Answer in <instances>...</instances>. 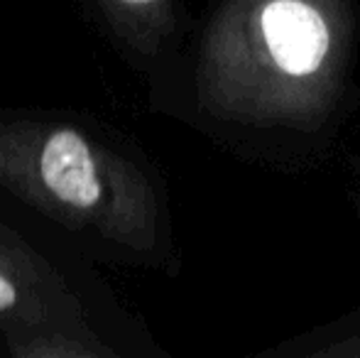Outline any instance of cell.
Here are the masks:
<instances>
[{"instance_id": "cell-1", "label": "cell", "mask_w": 360, "mask_h": 358, "mask_svg": "<svg viewBox=\"0 0 360 358\" xmlns=\"http://www.w3.org/2000/svg\"><path fill=\"white\" fill-rule=\"evenodd\" d=\"M0 186L79 234L140 243L147 191L128 160L57 120L0 123Z\"/></svg>"}, {"instance_id": "cell-2", "label": "cell", "mask_w": 360, "mask_h": 358, "mask_svg": "<svg viewBox=\"0 0 360 358\" xmlns=\"http://www.w3.org/2000/svg\"><path fill=\"white\" fill-rule=\"evenodd\" d=\"M69 307L72 297L47 260L0 224V321L39 326L64 317Z\"/></svg>"}, {"instance_id": "cell-3", "label": "cell", "mask_w": 360, "mask_h": 358, "mask_svg": "<svg viewBox=\"0 0 360 358\" xmlns=\"http://www.w3.org/2000/svg\"><path fill=\"white\" fill-rule=\"evenodd\" d=\"M267 47L289 74H309L323 62L328 30L321 15L299 0H275L262 15Z\"/></svg>"}, {"instance_id": "cell-4", "label": "cell", "mask_w": 360, "mask_h": 358, "mask_svg": "<svg viewBox=\"0 0 360 358\" xmlns=\"http://www.w3.org/2000/svg\"><path fill=\"white\" fill-rule=\"evenodd\" d=\"M101 8L105 10V15H133V13H140L145 8H152L155 3L160 0H98Z\"/></svg>"}, {"instance_id": "cell-5", "label": "cell", "mask_w": 360, "mask_h": 358, "mask_svg": "<svg viewBox=\"0 0 360 358\" xmlns=\"http://www.w3.org/2000/svg\"><path fill=\"white\" fill-rule=\"evenodd\" d=\"M79 358H81V356H79Z\"/></svg>"}]
</instances>
